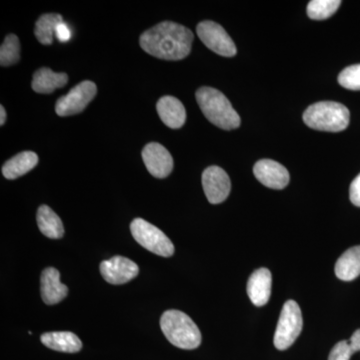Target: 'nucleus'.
I'll return each mask as SVG.
<instances>
[{"label":"nucleus","instance_id":"f257e3e1","mask_svg":"<svg viewBox=\"0 0 360 360\" xmlns=\"http://www.w3.org/2000/svg\"><path fill=\"white\" fill-rule=\"evenodd\" d=\"M194 35L186 26L163 21L142 33L139 44L146 53L165 60H181L191 51Z\"/></svg>","mask_w":360,"mask_h":360},{"label":"nucleus","instance_id":"f03ea898","mask_svg":"<svg viewBox=\"0 0 360 360\" xmlns=\"http://www.w3.org/2000/svg\"><path fill=\"white\" fill-rule=\"evenodd\" d=\"M195 96L201 111L212 124L224 130L238 129L240 117L222 92L203 86L196 91Z\"/></svg>","mask_w":360,"mask_h":360},{"label":"nucleus","instance_id":"7ed1b4c3","mask_svg":"<svg viewBox=\"0 0 360 360\" xmlns=\"http://www.w3.org/2000/svg\"><path fill=\"white\" fill-rule=\"evenodd\" d=\"M163 335L174 347L181 349H195L201 343V333L193 319L184 312L170 309L160 319Z\"/></svg>","mask_w":360,"mask_h":360},{"label":"nucleus","instance_id":"20e7f679","mask_svg":"<svg viewBox=\"0 0 360 360\" xmlns=\"http://www.w3.org/2000/svg\"><path fill=\"white\" fill-rule=\"evenodd\" d=\"M350 112L347 106L335 101H321L310 105L303 113V122L312 129L340 132L349 124Z\"/></svg>","mask_w":360,"mask_h":360},{"label":"nucleus","instance_id":"39448f33","mask_svg":"<svg viewBox=\"0 0 360 360\" xmlns=\"http://www.w3.org/2000/svg\"><path fill=\"white\" fill-rule=\"evenodd\" d=\"M130 231L135 240L150 252L163 257L174 255V245L172 240L160 229L146 220H132Z\"/></svg>","mask_w":360,"mask_h":360},{"label":"nucleus","instance_id":"423d86ee","mask_svg":"<svg viewBox=\"0 0 360 360\" xmlns=\"http://www.w3.org/2000/svg\"><path fill=\"white\" fill-rule=\"evenodd\" d=\"M302 309L295 300L284 303L277 323L274 345L277 349L285 350L295 343L302 330Z\"/></svg>","mask_w":360,"mask_h":360},{"label":"nucleus","instance_id":"0eeeda50","mask_svg":"<svg viewBox=\"0 0 360 360\" xmlns=\"http://www.w3.org/2000/svg\"><path fill=\"white\" fill-rule=\"evenodd\" d=\"M198 37L206 47L225 58L236 56V46L224 28L212 20L201 21L196 27Z\"/></svg>","mask_w":360,"mask_h":360},{"label":"nucleus","instance_id":"6e6552de","mask_svg":"<svg viewBox=\"0 0 360 360\" xmlns=\"http://www.w3.org/2000/svg\"><path fill=\"white\" fill-rule=\"evenodd\" d=\"M96 84L89 80L80 82L77 86L61 96L56 104V111L59 116L77 115L85 110L90 101L96 96Z\"/></svg>","mask_w":360,"mask_h":360},{"label":"nucleus","instance_id":"1a4fd4ad","mask_svg":"<svg viewBox=\"0 0 360 360\" xmlns=\"http://www.w3.org/2000/svg\"><path fill=\"white\" fill-rule=\"evenodd\" d=\"M203 191L212 205L224 202L231 193V184L229 175L221 167H210L202 174Z\"/></svg>","mask_w":360,"mask_h":360},{"label":"nucleus","instance_id":"9d476101","mask_svg":"<svg viewBox=\"0 0 360 360\" xmlns=\"http://www.w3.org/2000/svg\"><path fill=\"white\" fill-rule=\"evenodd\" d=\"M142 160L149 174L156 179H165L174 169V158L165 146L150 142L142 150Z\"/></svg>","mask_w":360,"mask_h":360},{"label":"nucleus","instance_id":"9b49d317","mask_svg":"<svg viewBox=\"0 0 360 360\" xmlns=\"http://www.w3.org/2000/svg\"><path fill=\"white\" fill-rule=\"evenodd\" d=\"M101 274L108 283L120 285L129 283L139 274V265L123 257H115L101 262Z\"/></svg>","mask_w":360,"mask_h":360},{"label":"nucleus","instance_id":"f8f14e48","mask_svg":"<svg viewBox=\"0 0 360 360\" xmlns=\"http://www.w3.org/2000/svg\"><path fill=\"white\" fill-rule=\"evenodd\" d=\"M253 174L260 184L272 189H283L290 182V174L281 163L262 160L255 163Z\"/></svg>","mask_w":360,"mask_h":360},{"label":"nucleus","instance_id":"ddd939ff","mask_svg":"<svg viewBox=\"0 0 360 360\" xmlns=\"http://www.w3.org/2000/svg\"><path fill=\"white\" fill-rule=\"evenodd\" d=\"M40 284L42 300L46 304L53 305L63 302L68 295V286L61 283L60 274L53 267H47L42 271Z\"/></svg>","mask_w":360,"mask_h":360},{"label":"nucleus","instance_id":"4468645a","mask_svg":"<svg viewBox=\"0 0 360 360\" xmlns=\"http://www.w3.org/2000/svg\"><path fill=\"white\" fill-rule=\"evenodd\" d=\"M156 110L162 122L170 129H180L186 123V108L176 97L169 96L161 97L156 104Z\"/></svg>","mask_w":360,"mask_h":360},{"label":"nucleus","instance_id":"2eb2a0df","mask_svg":"<svg viewBox=\"0 0 360 360\" xmlns=\"http://www.w3.org/2000/svg\"><path fill=\"white\" fill-rule=\"evenodd\" d=\"M271 274L267 269H259L251 274L248 283V295L255 307H264L271 295Z\"/></svg>","mask_w":360,"mask_h":360},{"label":"nucleus","instance_id":"dca6fc26","mask_svg":"<svg viewBox=\"0 0 360 360\" xmlns=\"http://www.w3.org/2000/svg\"><path fill=\"white\" fill-rule=\"evenodd\" d=\"M45 347L56 352L75 354L82 347V340L75 333L70 331H56L47 333L40 338Z\"/></svg>","mask_w":360,"mask_h":360},{"label":"nucleus","instance_id":"f3484780","mask_svg":"<svg viewBox=\"0 0 360 360\" xmlns=\"http://www.w3.org/2000/svg\"><path fill=\"white\" fill-rule=\"evenodd\" d=\"M68 82V75L66 73H56L51 68H42L33 75L32 86L37 94H49L65 86Z\"/></svg>","mask_w":360,"mask_h":360},{"label":"nucleus","instance_id":"a211bd4d","mask_svg":"<svg viewBox=\"0 0 360 360\" xmlns=\"http://www.w3.org/2000/svg\"><path fill=\"white\" fill-rule=\"evenodd\" d=\"M39 156L33 151H23L7 160L2 167V174L7 179H16L37 167Z\"/></svg>","mask_w":360,"mask_h":360},{"label":"nucleus","instance_id":"6ab92c4d","mask_svg":"<svg viewBox=\"0 0 360 360\" xmlns=\"http://www.w3.org/2000/svg\"><path fill=\"white\" fill-rule=\"evenodd\" d=\"M335 274L343 281H352L360 276V245L349 248L338 258Z\"/></svg>","mask_w":360,"mask_h":360},{"label":"nucleus","instance_id":"aec40b11","mask_svg":"<svg viewBox=\"0 0 360 360\" xmlns=\"http://www.w3.org/2000/svg\"><path fill=\"white\" fill-rule=\"evenodd\" d=\"M37 224L46 238L59 239L65 234V227L58 214L49 206L41 205L37 210Z\"/></svg>","mask_w":360,"mask_h":360},{"label":"nucleus","instance_id":"412c9836","mask_svg":"<svg viewBox=\"0 0 360 360\" xmlns=\"http://www.w3.org/2000/svg\"><path fill=\"white\" fill-rule=\"evenodd\" d=\"M63 22V18L58 13H45L40 16L35 23V37L40 44L49 45L53 41V34L59 23Z\"/></svg>","mask_w":360,"mask_h":360},{"label":"nucleus","instance_id":"4be33fe9","mask_svg":"<svg viewBox=\"0 0 360 360\" xmlns=\"http://www.w3.org/2000/svg\"><path fill=\"white\" fill-rule=\"evenodd\" d=\"M340 0H312L307 6V15L314 20L330 18L340 8Z\"/></svg>","mask_w":360,"mask_h":360},{"label":"nucleus","instance_id":"5701e85b","mask_svg":"<svg viewBox=\"0 0 360 360\" xmlns=\"http://www.w3.org/2000/svg\"><path fill=\"white\" fill-rule=\"evenodd\" d=\"M20 58V44L15 34H8L0 49V65L11 66L18 63Z\"/></svg>","mask_w":360,"mask_h":360},{"label":"nucleus","instance_id":"b1692460","mask_svg":"<svg viewBox=\"0 0 360 360\" xmlns=\"http://www.w3.org/2000/svg\"><path fill=\"white\" fill-rule=\"evenodd\" d=\"M338 84L347 89L360 90V65L348 66L341 71Z\"/></svg>","mask_w":360,"mask_h":360},{"label":"nucleus","instance_id":"393cba45","mask_svg":"<svg viewBox=\"0 0 360 360\" xmlns=\"http://www.w3.org/2000/svg\"><path fill=\"white\" fill-rule=\"evenodd\" d=\"M352 354L354 352L350 348L349 342L342 340L331 349L328 360H349Z\"/></svg>","mask_w":360,"mask_h":360},{"label":"nucleus","instance_id":"a878e982","mask_svg":"<svg viewBox=\"0 0 360 360\" xmlns=\"http://www.w3.org/2000/svg\"><path fill=\"white\" fill-rule=\"evenodd\" d=\"M349 196L352 202L360 207V174L350 184Z\"/></svg>","mask_w":360,"mask_h":360},{"label":"nucleus","instance_id":"bb28decb","mask_svg":"<svg viewBox=\"0 0 360 360\" xmlns=\"http://www.w3.org/2000/svg\"><path fill=\"white\" fill-rule=\"evenodd\" d=\"M56 34L59 41L66 42L70 39L71 32L68 26L65 25V21L59 23L58 27H56Z\"/></svg>","mask_w":360,"mask_h":360},{"label":"nucleus","instance_id":"cd10ccee","mask_svg":"<svg viewBox=\"0 0 360 360\" xmlns=\"http://www.w3.org/2000/svg\"><path fill=\"white\" fill-rule=\"evenodd\" d=\"M348 342H349L350 348H352L354 354H355V352H360V329L355 331Z\"/></svg>","mask_w":360,"mask_h":360},{"label":"nucleus","instance_id":"c85d7f7f","mask_svg":"<svg viewBox=\"0 0 360 360\" xmlns=\"http://www.w3.org/2000/svg\"><path fill=\"white\" fill-rule=\"evenodd\" d=\"M0 113H1V117H0V125H4V123H6V110H4V106H0Z\"/></svg>","mask_w":360,"mask_h":360}]
</instances>
